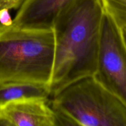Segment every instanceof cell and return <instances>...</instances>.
Listing matches in <instances>:
<instances>
[{"label": "cell", "instance_id": "4", "mask_svg": "<svg viewBox=\"0 0 126 126\" xmlns=\"http://www.w3.org/2000/svg\"><path fill=\"white\" fill-rule=\"evenodd\" d=\"M94 77L126 104V46L122 30L105 11Z\"/></svg>", "mask_w": 126, "mask_h": 126}, {"label": "cell", "instance_id": "9", "mask_svg": "<svg viewBox=\"0 0 126 126\" xmlns=\"http://www.w3.org/2000/svg\"><path fill=\"white\" fill-rule=\"evenodd\" d=\"M121 30H122V34H123V39H124V43H125V44L126 46V28H123V29H122Z\"/></svg>", "mask_w": 126, "mask_h": 126}, {"label": "cell", "instance_id": "6", "mask_svg": "<svg viewBox=\"0 0 126 126\" xmlns=\"http://www.w3.org/2000/svg\"><path fill=\"white\" fill-rule=\"evenodd\" d=\"M71 0H24L12 25L17 28H52L60 9Z\"/></svg>", "mask_w": 126, "mask_h": 126}, {"label": "cell", "instance_id": "2", "mask_svg": "<svg viewBox=\"0 0 126 126\" xmlns=\"http://www.w3.org/2000/svg\"><path fill=\"white\" fill-rule=\"evenodd\" d=\"M55 58V34L47 29L0 24V84L12 81L50 86Z\"/></svg>", "mask_w": 126, "mask_h": 126}, {"label": "cell", "instance_id": "3", "mask_svg": "<svg viewBox=\"0 0 126 126\" xmlns=\"http://www.w3.org/2000/svg\"><path fill=\"white\" fill-rule=\"evenodd\" d=\"M52 98L58 126H126V104L94 76L70 84Z\"/></svg>", "mask_w": 126, "mask_h": 126}, {"label": "cell", "instance_id": "8", "mask_svg": "<svg viewBox=\"0 0 126 126\" xmlns=\"http://www.w3.org/2000/svg\"><path fill=\"white\" fill-rule=\"evenodd\" d=\"M105 12L111 16L117 25L126 28V0H101Z\"/></svg>", "mask_w": 126, "mask_h": 126}, {"label": "cell", "instance_id": "1", "mask_svg": "<svg viewBox=\"0 0 126 126\" xmlns=\"http://www.w3.org/2000/svg\"><path fill=\"white\" fill-rule=\"evenodd\" d=\"M105 9L101 0H71L53 23L55 58L51 97L96 71Z\"/></svg>", "mask_w": 126, "mask_h": 126}, {"label": "cell", "instance_id": "7", "mask_svg": "<svg viewBox=\"0 0 126 126\" xmlns=\"http://www.w3.org/2000/svg\"><path fill=\"white\" fill-rule=\"evenodd\" d=\"M51 97L49 85L25 81L0 84V104L23 99H49Z\"/></svg>", "mask_w": 126, "mask_h": 126}, {"label": "cell", "instance_id": "5", "mask_svg": "<svg viewBox=\"0 0 126 126\" xmlns=\"http://www.w3.org/2000/svg\"><path fill=\"white\" fill-rule=\"evenodd\" d=\"M49 99H23L0 104V126H57Z\"/></svg>", "mask_w": 126, "mask_h": 126}]
</instances>
